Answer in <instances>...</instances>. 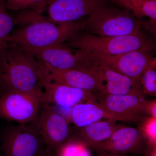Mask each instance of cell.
Returning a JSON list of instances; mask_svg holds the SVG:
<instances>
[{"label": "cell", "instance_id": "9c48e42d", "mask_svg": "<svg viewBox=\"0 0 156 156\" xmlns=\"http://www.w3.org/2000/svg\"><path fill=\"white\" fill-rule=\"evenodd\" d=\"M35 122L48 149L55 151L70 139L67 121L50 105L41 104Z\"/></svg>", "mask_w": 156, "mask_h": 156}, {"label": "cell", "instance_id": "d4e9b609", "mask_svg": "<svg viewBox=\"0 0 156 156\" xmlns=\"http://www.w3.org/2000/svg\"><path fill=\"white\" fill-rule=\"evenodd\" d=\"M25 0H5V5L6 9L17 10L24 9Z\"/></svg>", "mask_w": 156, "mask_h": 156}, {"label": "cell", "instance_id": "ba28073f", "mask_svg": "<svg viewBox=\"0 0 156 156\" xmlns=\"http://www.w3.org/2000/svg\"><path fill=\"white\" fill-rule=\"evenodd\" d=\"M38 62L39 80H46L92 92H105V82L89 66L81 69L59 70Z\"/></svg>", "mask_w": 156, "mask_h": 156}, {"label": "cell", "instance_id": "83f0119b", "mask_svg": "<svg viewBox=\"0 0 156 156\" xmlns=\"http://www.w3.org/2000/svg\"><path fill=\"white\" fill-rule=\"evenodd\" d=\"M5 7V1L4 0H0V9Z\"/></svg>", "mask_w": 156, "mask_h": 156}, {"label": "cell", "instance_id": "603a6c76", "mask_svg": "<svg viewBox=\"0 0 156 156\" xmlns=\"http://www.w3.org/2000/svg\"><path fill=\"white\" fill-rule=\"evenodd\" d=\"M48 0H25L24 9H30L39 13H43L48 5Z\"/></svg>", "mask_w": 156, "mask_h": 156}, {"label": "cell", "instance_id": "9a60e30c", "mask_svg": "<svg viewBox=\"0 0 156 156\" xmlns=\"http://www.w3.org/2000/svg\"><path fill=\"white\" fill-rule=\"evenodd\" d=\"M144 140L140 129L122 126L96 148L117 154L137 152L142 149Z\"/></svg>", "mask_w": 156, "mask_h": 156}, {"label": "cell", "instance_id": "7c38bea8", "mask_svg": "<svg viewBox=\"0 0 156 156\" xmlns=\"http://www.w3.org/2000/svg\"><path fill=\"white\" fill-rule=\"evenodd\" d=\"M49 19L55 23L74 22L104 7L103 0H48Z\"/></svg>", "mask_w": 156, "mask_h": 156}, {"label": "cell", "instance_id": "8fae6325", "mask_svg": "<svg viewBox=\"0 0 156 156\" xmlns=\"http://www.w3.org/2000/svg\"><path fill=\"white\" fill-rule=\"evenodd\" d=\"M41 104L71 108L82 102H97L95 94L87 91L46 80H40Z\"/></svg>", "mask_w": 156, "mask_h": 156}, {"label": "cell", "instance_id": "4fadbf2b", "mask_svg": "<svg viewBox=\"0 0 156 156\" xmlns=\"http://www.w3.org/2000/svg\"><path fill=\"white\" fill-rule=\"evenodd\" d=\"M79 58L85 65L92 68L103 79L106 83L105 93L113 95L144 96L140 82L117 73L101 63Z\"/></svg>", "mask_w": 156, "mask_h": 156}, {"label": "cell", "instance_id": "cb8c5ba5", "mask_svg": "<svg viewBox=\"0 0 156 156\" xmlns=\"http://www.w3.org/2000/svg\"><path fill=\"white\" fill-rule=\"evenodd\" d=\"M143 0H118V3L128 10H132L136 16Z\"/></svg>", "mask_w": 156, "mask_h": 156}, {"label": "cell", "instance_id": "277c9868", "mask_svg": "<svg viewBox=\"0 0 156 156\" xmlns=\"http://www.w3.org/2000/svg\"><path fill=\"white\" fill-rule=\"evenodd\" d=\"M141 22L128 11L103 7L81 22V30L100 36L136 34Z\"/></svg>", "mask_w": 156, "mask_h": 156}, {"label": "cell", "instance_id": "3957f363", "mask_svg": "<svg viewBox=\"0 0 156 156\" xmlns=\"http://www.w3.org/2000/svg\"><path fill=\"white\" fill-rule=\"evenodd\" d=\"M66 45L72 49L101 56H116L134 50L154 51L156 48L154 41L140 32L136 34L117 36L79 32Z\"/></svg>", "mask_w": 156, "mask_h": 156}, {"label": "cell", "instance_id": "484cf974", "mask_svg": "<svg viewBox=\"0 0 156 156\" xmlns=\"http://www.w3.org/2000/svg\"><path fill=\"white\" fill-rule=\"evenodd\" d=\"M144 113L147 114L151 116L156 118V99L148 101L146 100L144 106Z\"/></svg>", "mask_w": 156, "mask_h": 156}, {"label": "cell", "instance_id": "4316f807", "mask_svg": "<svg viewBox=\"0 0 156 156\" xmlns=\"http://www.w3.org/2000/svg\"><path fill=\"white\" fill-rule=\"evenodd\" d=\"M42 156H56V154L53 151L48 149L47 148V150L44 154Z\"/></svg>", "mask_w": 156, "mask_h": 156}, {"label": "cell", "instance_id": "30bf717a", "mask_svg": "<svg viewBox=\"0 0 156 156\" xmlns=\"http://www.w3.org/2000/svg\"><path fill=\"white\" fill-rule=\"evenodd\" d=\"M98 102L106 110L123 122H136L144 119V96L113 95L105 92H97Z\"/></svg>", "mask_w": 156, "mask_h": 156}, {"label": "cell", "instance_id": "5b68a950", "mask_svg": "<svg viewBox=\"0 0 156 156\" xmlns=\"http://www.w3.org/2000/svg\"><path fill=\"white\" fill-rule=\"evenodd\" d=\"M1 144L5 156H42L47 150L35 122L10 126Z\"/></svg>", "mask_w": 156, "mask_h": 156}, {"label": "cell", "instance_id": "e0dca14e", "mask_svg": "<svg viewBox=\"0 0 156 156\" xmlns=\"http://www.w3.org/2000/svg\"><path fill=\"white\" fill-rule=\"evenodd\" d=\"M103 118L114 122L121 121L119 118L103 108L98 101L78 104L73 107L72 110V120L79 128L101 121Z\"/></svg>", "mask_w": 156, "mask_h": 156}, {"label": "cell", "instance_id": "6da1fadb", "mask_svg": "<svg viewBox=\"0 0 156 156\" xmlns=\"http://www.w3.org/2000/svg\"><path fill=\"white\" fill-rule=\"evenodd\" d=\"M14 20L22 25L11 32L9 45L25 52L63 44L81 30V22L55 23L31 10Z\"/></svg>", "mask_w": 156, "mask_h": 156}, {"label": "cell", "instance_id": "ffe728a7", "mask_svg": "<svg viewBox=\"0 0 156 156\" xmlns=\"http://www.w3.org/2000/svg\"><path fill=\"white\" fill-rule=\"evenodd\" d=\"M156 60L146 69L140 79L143 93L156 96Z\"/></svg>", "mask_w": 156, "mask_h": 156}, {"label": "cell", "instance_id": "2e32d148", "mask_svg": "<svg viewBox=\"0 0 156 156\" xmlns=\"http://www.w3.org/2000/svg\"><path fill=\"white\" fill-rule=\"evenodd\" d=\"M122 126L111 120L98 121L80 128L75 139L80 140L87 146L96 148L108 139Z\"/></svg>", "mask_w": 156, "mask_h": 156}, {"label": "cell", "instance_id": "5bb4252c", "mask_svg": "<svg viewBox=\"0 0 156 156\" xmlns=\"http://www.w3.org/2000/svg\"><path fill=\"white\" fill-rule=\"evenodd\" d=\"M26 52L33 55L39 62L54 69L84 68L75 54L73 49L64 44L29 50Z\"/></svg>", "mask_w": 156, "mask_h": 156}, {"label": "cell", "instance_id": "d6986e66", "mask_svg": "<svg viewBox=\"0 0 156 156\" xmlns=\"http://www.w3.org/2000/svg\"><path fill=\"white\" fill-rule=\"evenodd\" d=\"M87 147L80 140L71 138L54 152L56 156H91Z\"/></svg>", "mask_w": 156, "mask_h": 156}, {"label": "cell", "instance_id": "8992f818", "mask_svg": "<svg viewBox=\"0 0 156 156\" xmlns=\"http://www.w3.org/2000/svg\"><path fill=\"white\" fill-rule=\"evenodd\" d=\"M78 58L101 63L115 71L140 83L141 76L154 60V51L134 50L116 56H101L74 49Z\"/></svg>", "mask_w": 156, "mask_h": 156}, {"label": "cell", "instance_id": "7402d4cb", "mask_svg": "<svg viewBox=\"0 0 156 156\" xmlns=\"http://www.w3.org/2000/svg\"><path fill=\"white\" fill-rule=\"evenodd\" d=\"M140 130L145 139L147 140L149 147L156 146V118L150 116L142 121Z\"/></svg>", "mask_w": 156, "mask_h": 156}, {"label": "cell", "instance_id": "52a82bcc", "mask_svg": "<svg viewBox=\"0 0 156 156\" xmlns=\"http://www.w3.org/2000/svg\"><path fill=\"white\" fill-rule=\"evenodd\" d=\"M42 94L39 87L27 92L4 91L0 96V118L20 124L35 122Z\"/></svg>", "mask_w": 156, "mask_h": 156}, {"label": "cell", "instance_id": "f1b7e54d", "mask_svg": "<svg viewBox=\"0 0 156 156\" xmlns=\"http://www.w3.org/2000/svg\"><path fill=\"white\" fill-rule=\"evenodd\" d=\"M104 156H123L121 154H109L106 155Z\"/></svg>", "mask_w": 156, "mask_h": 156}, {"label": "cell", "instance_id": "ac0fdd59", "mask_svg": "<svg viewBox=\"0 0 156 156\" xmlns=\"http://www.w3.org/2000/svg\"><path fill=\"white\" fill-rule=\"evenodd\" d=\"M15 22L6 11L5 7L0 9V55L9 47V39Z\"/></svg>", "mask_w": 156, "mask_h": 156}, {"label": "cell", "instance_id": "7a4b0ae2", "mask_svg": "<svg viewBox=\"0 0 156 156\" xmlns=\"http://www.w3.org/2000/svg\"><path fill=\"white\" fill-rule=\"evenodd\" d=\"M38 69L33 55L9 45L0 55V85L5 91H31L39 87Z\"/></svg>", "mask_w": 156, "mask_h": 156}, {"label": "cell", "instance_id": "44dd1931", "mask_svg": "<svg viewBox=\"0 0 156 156\" xmlns=\"http://www.w3.org/2000/svg\"><path fill=\"white\" fill-rule=\"evenodd\" d=\"M136 16L138 18L148 17L150 20L145 24L148 26L156 27V0H143Z\"/></svg>", "mask_w": 156, "mask_h": 156}]
</instances>
